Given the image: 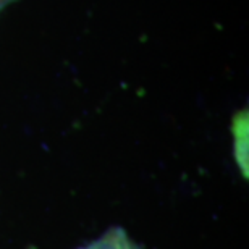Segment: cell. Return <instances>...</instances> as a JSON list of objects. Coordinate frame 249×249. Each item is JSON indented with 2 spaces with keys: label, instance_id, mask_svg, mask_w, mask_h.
Masks as SVG:
<instances>
[{
  "label": "cell",
  "instance_id": "1",
  "mask_svg": "<svg viewBox=\"0 0 249 249\" xmlns=\"http://www.w3.org/2000/svg\"><path fill=\"white\" fill-rule=\"evenodd\" d=\"M79 249H141L122 227H112L101 238Z\"/></svg>",
  "mask_w": 249,
  "mask_h": 249
}]
</instances>
